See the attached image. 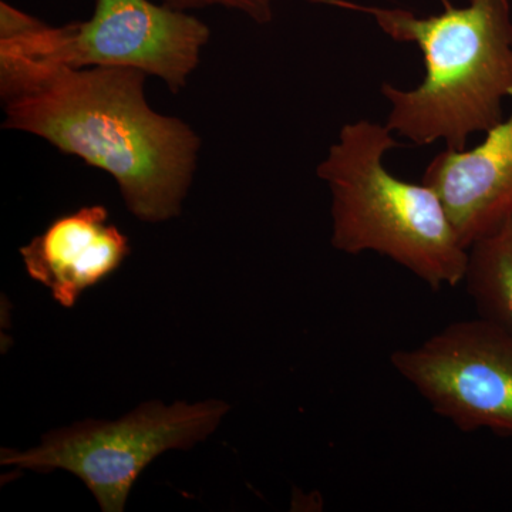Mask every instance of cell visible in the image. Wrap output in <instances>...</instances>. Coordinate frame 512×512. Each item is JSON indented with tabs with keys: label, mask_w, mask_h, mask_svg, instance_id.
<instances>
[{
	"label": "cell",
	"mask_w": 512,
	"mask_h": 512,
	"mask_svg": "<svg viewBox=\"0 0 512 512\" xmlns=\"http://www.w3.org/2000/svg\"><path fill=\"white\" fill-rule=\"evenodd\" d=\"M147 77L120 67L57 69L3 103V127L110 174L138 220H171L190 190L201 138L185 121L151 109Z\"/></svg>",
	"instance_id": "cell-1"
},
{
	"label": "cell",
	"mask_w": 512,
	"mask_h": 512,
	"mask_svg": "<svg viewBox=\"0 0 512 512\" xmlns=\"http://www.w3.org/2000/svg\"><path fill=\"white\" fill-rule=\"evenodd\" d=\"M130 254L123 232L111 224L103 205H92L56 218L20 248L30 278L46 286L64 308L120 268Z\"/></svg>",
	"instance_id": "cell-8"
},
{
	"label": "cell",
	"mask_w": 512,
	"mask_h": 512,
	"mask_svg": "<svg viewBox=\"0 0 512 512\" xmlns=\"http://www.w3.org/2000/svg\"><path fill=\"white\" fill-rule=\"evenodd\" d=\"M400 147L386 124H345L316 168L332 194V245L349 255L392 259L433 291L456 288L466 276L468 249L437 192L400 180L384 157Z\"/></svg>",
	"instance_id": "cell-3"
},
{
	"label": "cell",
	"mask_w": 512,
	"mask_h": 512,
	"mask_svg": "<svg viewBox=\"0 0 512 512\" xmlns=\"http://www.w3.org/2000/svg\"><path fill=\"white\" fill-rule=\"evenodd\" d=\"M421 183L439 195L467 249L512 215V113L471 150H446L427 165Z\"/></svg>",
	"instance_id": "cell-7"
},
{
	"label": "cell",
	"mask_w": 512,
	"mask_h": 512,
	"mask_svg": "<svg viewBox=\"0 0 512 512\" xmlns=\"http://www.w3.org/2000/svg\"><path fill=\"white\" fill-rule=\"evenodd\" d=\"M174 9L192 10L222 8L247 16L258 25H266L274 19L278 0H158Z\"/></svg>",
	"instance_id": "cell-10"
},
{
	"label": "cell",
	"mask_w": 512,
	"mask_h": 512,
	"mask_svg": "<svg viewBox=\"0 0 512 512\" xmlns=\"http://www.w3.org/2000/svg\"><path fill=\"white\" fill-rule=\"evenodd\" d=\"M228 410L220 400L144 403L116 421L86 420L50 431L30 450L5 448L0 461L35 473L69 471L92 491L101 511L121 512L148 464L165 451L188 450L207 439Z\"/></svg>",
	"instance_id": "cell-5"
},
{
	"label": "cell",
	"mask_w": 512,
	"mask_h": 512,
	"mask_svg": "<svg viewBox=\"0 0 512 512\" xmlns=\"http://www.w3.org/2000/svg\"><path fill=\"white\" fill-rule=\"evenodd\" d=\"M210 39L197 16L153 0H96L90 19L63 26L9 8L0 19V70L30 82L64 67H120L156 76L178 94Z\"/></svg>",
	"instance_id": "cell-4"
},
{
	"label": "cell",
	"mask_w": 512,
	"mask_h": 512,
	"mask_svg": "<svg viewBox=\"0 0 512 512\" xmlns=\"http://www.w3.org/2000/svg\"><path fill=\"white\" fill-rule=\"evenodd\" d=\"M390 363L458 430L512 440V338L480 318L450 323Z\"/></svg>",
	"instance_id": "cell-6"
},
{
	"label": "cell",
	"mask_w": 512,
	"mask_h": 512,
	"mask_svg": "<svg viewBox=\"0 0 512 512\" xmlns=\"http://www.w3.org/2000/svg\"><path fill=\"white\" fill-rule=\"evenodd\" d=\"M464 284L478 316L512 338V215L468 248Z\"/></svg>",
	"instance_id": "cell-9"
},
{
	"label": "cell",
	"mask_w": 512,
	"mask_h": 512,
	"mask_svg": "<svg viewBox=\"0 0 512 512\" xmlns=\"http://www.w3.org/2000/svg\"><path fill=\"white\" fill-rule=\"evenodd\" d=\"M372 16L394 42L413 43L426 66L412 90L383 83L389 100L386 126L417 146L443 140L448 150H466L468 138L487 133L504 119L512 97V9L510 0H470L464 8L446 2L439 15L316 0Z\"/></svg>",
	"instance_id": "cell-2"
}]
</instances>
